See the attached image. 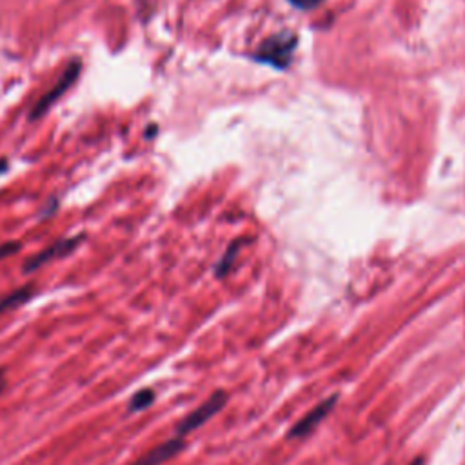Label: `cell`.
Instances as JSON below:
<instances>
[{"instance_id":"1","label":"cell","mask_w":465,"mask_h":465,"mask_svg":"<svg viewBox=\"0 0 465 465\" xmlns=\"http://www.w3.org/2000/svg\"><path fill=\"white\" fill-rule=\"evenodd\" d=\"M225 402H227V395L223 391L213 393L204 404H200L195 411H191L187 416H184L180 420V424L177 425V434L175 436L186 438L189 433L202 427L205 422H209L213 416H216L223 409Z\"/></svg>"},{"instance_id":"3","label":"cell","mask_w":465,"mask_h":465,"mask_svg":"<svg viewBox=\"0 0 465 465\" xmlns=\"http://www.w3.org/2000/svg\"><path fill=\"white\" fill-rule=\"evenodd\" d=\"M84 237L78 235V237H71V239H64V241H59L55 244H51L48 250L41 251L39 255H35L33 259H30L26 264H24V273H32V271H37L41 269L44 264H50L57 259H64L68 255H71L80 244H82Z\"/></svg>"},{"instance_id":"8","label":"cell","mask_w":465,"mask_h":465,"mask_svg":"<svg viewBox=\"0 0 465 465\" xmlns=\"http://www.w3.org/2000/svg\"><path fill=\"white\" fill-rule=\"evenodd\" d=\"M155 391L153 389H141L139 393L133 395V398L130 400V413H141L146 411L148 407H151V404L155 402Z\"/></svg>"},{"instance_id":"10","label":"cell","mask_w":465,"mask_h":465,"mask_svg":"<svg viewBox=\"0 0 465 465\" xmlns=\"http://www.w3.org/2000/svg\"><path fill=\"white\" fill-rule=\"evenodd\" d=\"M289 3L298 10H311V8H316L320 3H324V0H289Z\"/></svg>"},{"instance_id":"5","label":"cell","mask_w":465,"mask_h":465,"mask_svg":"<svg viewBox=\"0 0 465 465\" xmlns=\"http://www.w3.org/2000/svg\"><path fill=\"white\" fill-rule=\"evenodd\" d=\"M295 37L293 35H277L275 39L268 41L260 53L259 59L269 64H275L278 68H286L291 55H293V48H295Z\"/></svg>"},{"instance_id":"7","label":"cell","mask_w":465,"mask_h":465,"mask_svg":"<svg viewBox=\"0 0 465 465\" xmlns=\"http://www.w3.org/2000/svg\"><path fill=\"white\" fill-rule=\"evenodd\" d=\"M33 296V286H24L21 289L12 291L10 295L0 298V315H5L8 311H14L17 307H21L23 304H26L30 298Z\"/></svg>"},{"instance_id":"9","label":"cell","mask_w":465,"mask_h":465,"mask_svg":"<svg viewBox=\"0 0 465 465\" xmlns=\"http://www.w3.org/2000/svg\"><path fill=\"white\" fill-rule=\"evenodd\" d=\"M19 250H21L19 242H6V244L0 246V262L6 260L12 255H15Z\"/></svg>"},{"instance_id":"12","label":"cell","mask_w":465,"mask_h":465,"mask_svg":"<svg viewBox=\"0 0 465 465\" xmlns=\"http://www.w3.org/2000/svg\"><path fill=\"white\" fill-rule=\"evenodd\" d=\"M411 465H424V458H416Z\"/></svg>"},{"instance_id":"4","label":"cell","mask_w":465,"mask_h":465,"mask_svg":"<svg viewBox=\"0 0 465 465\" xmlns=\"http://www.w3.org/2000/svg\"><path fill=\"white\" fill-rule=\"evenodd\" d=\"M336 400H338V395H333V397L322 400L316 407H313L307 415H304V416L289 429L287 438H305V436H309V434L320 425V422L331 413V409L334 407Z\"/></svg>"},{"instance_id":"11","label":"cell","mask_w":465,"mask_h":465,"mask_svg":"<svg viewBox=\"0 0 465 465\" xmlns=\"http://www.w3.org/2000/svg\"><path fill=\"white\" fill-rule=\"evenodd\" d=\"M6 386H8V378H6V369H0V395H3V393H5Z\"/></svg>"},{"instance_id":"6","label":"cell","mask_w":465,"mask_h":465,"mask_svg":"<svg viewBox=\"0 0 465 465\" xmlns=\"http://www.w3.org/2000/svg\"><path fill=\"white\" fill-rule=\"evenodd\" d=\"M184 438L180 436H175L157 447H153L151 451H148L146 454H142L139 460H135L132 465H162L166 463L168 460L175 458L177 454L182 452L184 449Z\"/></svg>"},{"instance_id":"2","label":"cell","mask_w":465,"mask_h":465,"mask_svg":"<svg viewBox=\"0 0 465 465\" xmlns=\"http://www.w3.org/2000/svg\"><path fill=\"white\" fill-rule=\"evenodd\" d=\"M78 75H80V60H75V62H71V64L64 69V73H62V77L59 78V82L35 104L30 119H32V121H39L41 116H44V114L51 109V105L75 84V80L78 78Z\"/></svg>"}]
</instances>
